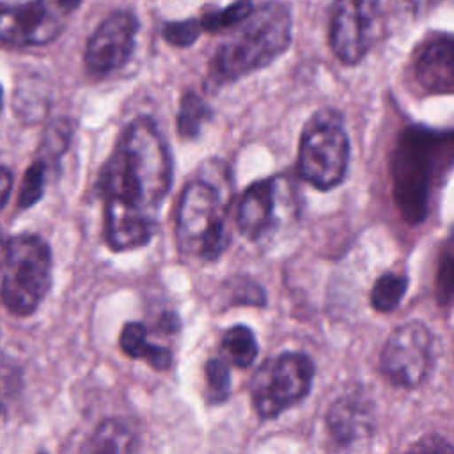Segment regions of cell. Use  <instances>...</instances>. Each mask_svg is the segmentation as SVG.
<instances>
[{"label":"cell","instance_id":"obj_1","mask_svg":"<svg viewBox=\"0 0 454 454\" xmlns=\"http://www.w3.org/2000/svg\"><path fill=\"white\" fill-rule=\"evenodd\" d=\"M172 181V154L158 124L149 115L135 117L119 135L96 183L105 202V238L114 252L149 245Z\"/></svg>","mask_w":454,"mask_h":454},{"label":"cell","instance_id":"obj_2","mask_svg":"<svg viewBox=\"0 0 454 454\" xmlns=\"http://www.w3.org/2000/svg\"><path fill=\"white\" fill-rule=\"evenodd\" d=\"M209 60L206 89L216 90L277 60L291 44L293 18L282 2H264L236 25Z\"/></svg>","mask_w":454,"mask_h":454},{"label":"cell","instance_id":"obj_3","mask_svg":"<svg viewBox=\"0 0 454 454\" xmlns=\"http://www.w3.org/2000/svg\"><path fill=\"white\" fill-rule=\"evenodd\" d=\"M452 133L410 126L399 138L392 156L394 197L408 223H420L427 216L431 186L442 168V160H450Z\"/></svg>","mask_w":454,"mask_h":454},{"label":"cell","instance_id":"obj_4","mask_svg":"<svg viewBox=\"0 0 454 454\" xmlns=\"http://www.w3.org/2000/svg\"><path fill=\"white\" fill-rule=\"evenodd\" d=\"M227 199L218 184L197 179L181 193L176 215V239L181 254L216 261L229 247Z\"/></svg>","mask_w":454,"mask_h":454},{"label":"cell","instance_id":"obj_5","mask_svg":"<svg viewBox=\"0 0 454 454\" xmlns=\"http://www.w3.org/2000/svg\"><path fill=\"white\" fill-rule=\"evenodd\" d=\"M349 137L335 108H319L303 124L298 144V174L317 190L339 186L349 165Z\"/></svg>","mask_w":454,"mask_h":454},{"label":"cell","instance_id":"obj_6","mask_svg":"<svg viewBox=\"0 0 454 454\" xmlns=\"http://www.w3.org/2000/svg\"><path fill=\"white\" fill-rule=\"evenodd\" d=\"M0 298L14 316L32 314L51 286V250L35 234H18L7 241Z\"/></svg>","mask_w":454,"mask_h":454},{"label":"cell","instance_id":"obj_7","mask_svg":"<svg viewBox=\"0 0 454 454\" xmlns=\"http://www.w3.org/2000/svg\"><path fill=\"white\" fill-rule=\"evenodd\" d=\"M314 374V360L305 351H282L266 358L250 380L255 413L270 420L291 410L309 395Z\"/></svg>","mask_w":454,"mask_h":454},{"label":"cell","instance_id":"obj_8","mask_svg":"<svg viewBox=\"0 0 454 454\" xmlns=\"http://www.w3.org/2000/svg\"><path fill=\"white\" fill-rule=\"evenodd\" d=\"M436 339L431 328L406 321L392 330L380 355V369L388 381L401 388H417L427 381L436 364Z\"/></svg>","mask_w":454,"mask_h":454},{"label":"cell","instance_id":"obj_9","mask_svg":"<svg viewBox=\"0 0 454 454\" xmlns=\"http://www.w3.org/2000/svg\"><path fill=\"white\" fill-rule=\"evenodd\" d=\"M380 0H335L330 11L328 43L346 66L358 64L376 41Z\"/></svg>","mask_w":454,"mask_h":454},{"label":"cell","instance_id":"obj_10","mask_svg":"<svg viewBox=\"0 0 454 454\" xmlns=\"http://www.w3.org/2000/svg\"><path fill=\"white\" fill-rule=\"evenodd\" d=\"M138 32V20L131 11L108 14L87 41L83 62L90 74L105 78L121 69L131 57Z\"/></svg>","mask_w":454,"mask_h":454},{"label":"cell","instance_id":"obj_11","mask_svg":"<svg viewBox=\"0 0 454 454\" xmlns=\"http://www.w3.org/2000/svg\"><path fill=\"white\" fill-rule=\"evenodd\" d=\"M325 424L328 434L339 447H353L360 442H367L376 424L372 399L360 390L339 395L328 406Z\"/></svg>","mask_w":454,"mask_h":454},{"label":"cell","instance_id":"obj_12","mask_svg":"<svg viewBox=\"0 0 454 454\" xmlns=\"http://www.w3.org/2000/svg\"><path fill=\"white\" fill-rule=\"evenodd\" d=\"M59 30L60 23L44 0H32L0 11V41L9 44H44L55 39Z\"/></svg>","mask_w":454,"mask_h":454},{"label":"cell","instance_id":"obj_13","mask_svg":"<svg viewBox=\"0 0 454 454\" xmlns=\"http://www.w3.org/2000/svg\"><path fill=\"white\" fill-rule=\"evenodd\" d=\"M413 76L429 94H452L454 43L450 34H434L419 48L413 60Z\"/></svg>","mask_w":454,"mask_h":454},{"label":"cell","instance_id":"obj_14","mask_svg":"<svg viewBox=\"0 0 454 454\" xmlns=\"http://www.w3.org/2000/svg\"><path fill=\"white\" fill-rule=\"evenodd\" d=\"M277 188V177H264L248 184L241 193L236 223L245 239L257 241L275 227Z\"/></svg>","mask_w":454,"mask_h":454},{"label":"cell","instance_id":"obj_15","mask_svg":"<svg viewBox=\"0 0 454 454\" xmlns=\"http://www.w3.org/2000/svg\"><path fill=\"white\" fill-rule=\"evenodd\" d=\"M119 346L126 356L144 360L154 371H167L174 362L170 348L149 342L147 326L142 321L124 323L119 337Z\"/></svg>","mask_w":454,"mask_h":454},{"label":"cell","instance_id":"obj_16","mask_svg":"<svg viewBox=\"0 0 454 454\" xmlns=\"http://www.w3.org/2000/svg\"><path fill=\"white\" fill-rule=\"evenodd\" d=\"M140 447L138 434L128 419L110 417L99 422L89 442L83 445L85 452H101V454H128L137 452Z\"/></svg>","mask_w":454,"mask_h":454},{"label":"cell","instance_id":"obj_17","mask_svg":"<svg viewBox=\"0 0 454 454\" xmlns=\"http://www.w3.org/2000/svg\"><path fill=\"white\" fill-rule=\"evenodd\" d=\"M220 349L223 358L239 369L250 367L259 353V344L255 333L247 325H232L229 330L223 332Z\"/></svg>","mask_w":454,"mask_h":454},{"label":"cell","instance_id":"obj_18","mask_svg":"<svg viewBox=\"0 0 454 454\" xmlns=\"http://www.w3.org/2000/svg\"><path fill=\"white\" fill-rule=\"evenodd\" d=\"M215 112L213 108L193 90H186L181 96L179 110H177V133L181 138L195 140L200 133L204 124L213 121Z\"/></svg>","mask_w":454,"mask_h":454},{"label":"cell","instance_id":"obj_19","mask_svg":"<svg viewBox=\"0 0 454 454\" xmlns=\"http://www.w3.org/2000/svg\"><path fill=\"white\" fill-rule=\"evenodd\" d=\"M408 284H410V278L401 273L387 271L380 275L371 289L372 309L383 314L395 310L408 291Z\"/></svg>","mask_w":454,"mask_h":454},{"label":"cell","instance_id":"obj_20","mask_svg":"<svg viewBox=\"0 0 454 454\" xmlns=\"http://www.w3.org/2000/svg\"><path fill=\"white\" fill-rule=\"evenodd\" d=\"M222 289H223V298L227 307H234V305L264 307L268 301L264 287L245 275H238L225 280Z\"/></svg>","mask_w":454,"mask_h":454},{"label":"cell","instance_id":"obj_21","mask_svg":"<svg viewBox=\"0 0 454 454\" xmlns=\"http://www.w3.org/2000/svg\"><path fill=\"white\" fill-rule=\"evenodd\" d=\"M206 399L209 404H222L231 395V369L223 356H213L204 365Z\"/></svg>","mask_w":454,"mask_h":454},{"label":"cell","instance_id":"obj_22","mask_svg":"<svg viewBox=\"0 0 454 454\" xmlns=\"http://www.w3.org/2000/svg\"><path fill=\"white\" fill-rule=\"evenodd\" d=\"M254 9L252 0H236L234 4L218 9V11H211L207 14H204L199 21L202 30L207 32H222L227 28H234L239 21H243L250 11Z\"/></svg>","mask_w":454,"mask_h":454},{"label":"cell","instance_id":"obj_23","mask_svg":"<svg viewBox=\"0 0 454 454\" xmlns=\"http://www.w3.org/2000/svg\"><path fill=\"white\" fill-rule=\"evenodd\" d=\"M46 174H48V163L43 158L35 160L27 168V172L23 176V184H21V190L18 195L20 207H30L43 197L44 184H46Z\"/></svg>","mask_w":454,"mask_h":454},{"label":"cell","instance_id":"obj_24","mask_svg":"<svg viewBox=\"0 0 454 454\" xmlns=\"http://www.w3.org/2000/svg\"><path fill=\"white\" fill-rule=\"evenodd\" d=\"M452 270H454V257H452V243L447 239L443 254L440 255V264L436 270L434 278V291L436 301L440 305H449L452 298Z\"/></svg>","mask_w":454,"mask_h":454},{"label":"cell","instance_id":"obj_25","mask_svg":"<svg viewBox=\"0 0 454 454\" xmlns=\"http://www.w3.org/2000/svg\"><path fill=\"white\" fill-rule=\"evenodd\" d=\"M202 27L199 20H184V21H168L163 25V39L177 48H186L192 46L199 34H200Z\"/></svg>","mask_w":454,"mask_h":454},{"label":"cell","instance_id":"obj_26","mask_svg":"<svg viewBox=\"0 0 454 454\" xmlns=\"http://www.w3.org/2000/svg\"><path fill=\"white\" fill-rule=\"evenodd\" d=\"M71 135H73V126L69 121L62 119V121H57L53 122L44 138H43V149H44V156L43 160L46 161L48 158L55 160L59 158V154H62L66 151V147L69 145V140H71Z\"/></svg>","mask_w":454,"mask_h":454},{"label":"cell","instance_id":"obj_27","mask_svg":"<svg viewBox=\"0 0 454 454\" xmlns=\"http://www.w3.org/2000/svg\"><path fill=\"white\" fill-rule=\"evenodd\" d=\"M410 450H415V452H452L454 447L449 440H445L440 434H427V436H422L419 442H415L410 447Z\"/></svg>","mask_w":454,"mask_h":454},{"label":"cell","instance_id":"obj_28","mask_svg":"<svg viewBox=\"0 0 454 454\" xmlns=\"http://www.w3.org/2000/svg\"><path fill=\"white\" fill-rule=\"evenodd\" d=\"M11 188H12V176L5 167L0 165V207H4V204L7 202Z\"/></svg>","mask_w":454,"mask_h":454},{"label":"cell","instance_id":"obj_29","mask_svg":"<svg viewBox=\"0 0 454 454\" xmlns=\"http://www.w3.org/2000/svg\"><path fill=\"white\" fill-rule=\"evenodd\" d=\"M443 0H406V4L415 11V12H426L433 7H436Z\"/></svg>","mask_w":454,"mask_h":454},{"label":"cell","instance_id":"obj_30","mask_svg":"<svg viewBox=\"0 0 454 454\" xmlns=\"http://www.w3.org/2000/svg\"><path fill=\"white\" fill-rule=\"evenodd\" d=\"M57 4H59L64 11H73V9H76V7L82 4V0H57Z\"/></svg>","mask_w":454,"mask_h":454},{"label":"cell","instance_id":"obj_31","mask_svg":"<svg viewBox=\"0 0 454 454\" xmlns=\"http://www.w3.org/2000/svg\"><path fill=\"white\" fill-rule=\"evenodd\" d=\"M5 250H7V241L4 239V234L0 231V268L4 264V259H5Z\"/></svg>","mask_w":454,"mask_h":454},{"label":"cell","instance_id":"obj_32","mask_svg":"<svg viewBox=\"0 0 454 454\" xmlns=\"http://www.w3.org/2000/svg\"><path fill=\"white\" fill-rule=\"evenodd\" d=\"M2 98H4V90H2V85H0V112H2Z\"/></svg>","mask_w":454,"mask_h":454}]
</instances>
